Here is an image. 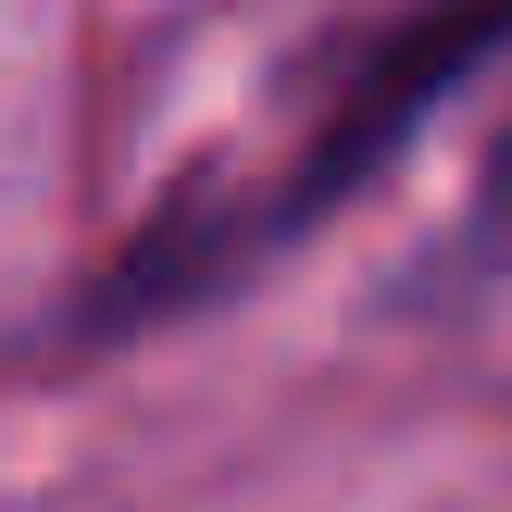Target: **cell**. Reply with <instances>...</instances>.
Instances as JSON below:
<instances>
[{
  "mask_svg": "<svg viewBox=\"0 0 512 512\" xmlns=\"http://www.w3.org/2000/svg\"><path fill=\"white\" fill-rule=\"evenodd\" d=\"M500 50H512V0H413V13H363L338 38H313L288 63V100H275V150L225 163V175H188L100 263V288L75 300V338H138V325H175L200 300L250 288L338 200H363L400 163V138Z\"/></svg>",
  "mask_w": 512,
  "mask_h": 512,
  "instance_id": "1",
  "label": "cell"
},
{
  "mask_svg": "<svg viewBox=\"0 0 512 512\" xmlns=\"http://www.w3.org/2000/svg\"><path fill=\"white\" fill-rule=\"evenodd\" d=\"M475 250L512 263V113L488 125V163H475Z\"/></svg>",
  "mask_w": 512,
  "mask_h": 512,
  "instance_id": "2",
  "label": "cell"
}]
</instances>
